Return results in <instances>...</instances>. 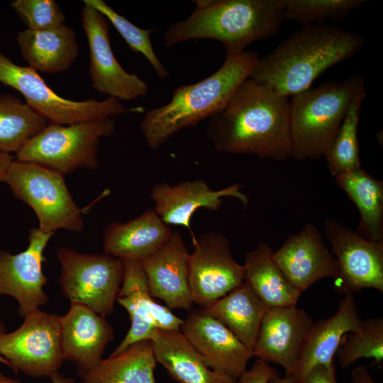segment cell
Returning <instances> with one entry per match:
<instances>
[{
  "mask_svg": "<svg viewBox=\"0 0 383 383\" xmlns=\"http://www.w3.org/2000/svg\"><path fill=\"white\" fill-rule=\"evenodd\" d=\"M290 98L248 78L209 118L206 135L215 150L284 162L291 157Z\"/></svg>",
  "mask_w": 383,
  "mask_h": 383,
  "instance_id": "cell-1",
  "label": "cell"
},
{
  "mask_svg": "<svg viewBox=\"0 0 383 383\" xmlns=\"http://www.w3.org/2000/svg\"><path fill=\"white\" fill-rule=\"evenodd\" d=\"M360 33L331 23L302 26L260 58L249 78L289 98L311 87L326 70L355 56Z\"/></svg>",
  "mask_w": 383,
  "mask_h": 383,
  "instance_id": "cell-2",
  "label": "cell"
},
{
  "mask_svg": "<svg viewBox=\"0 0 383 383\" xmlns=\"http://www.w3.org/2000/svg\"><path fill=\"white\" fill-rule=\"evenodd\" d=\"M255 51L226 52L221 67L194 84L172 91L170 101L149 110L140 125L151 149H157L179 131L209 118L228 104L238 87L250 77L260 60Z\"/></svg>",
  "mask_w": 383,
  "mask_h": 383,
  "instance_id": "cell-3",
  "label": "cell"
},
{
  "mask_svg": "<svg viewBox=\"0 0 383 383\" xmlns=\"http://www.w3.org/2000/svg\"><path fill=\"white\" fill-rule=\"evenodd\" d=\"M186 19L163 35L170 48L191 40H215L226 52H242L251 43L276 35L284 19L282 0H194Z\"/></svg>",
  "mask_w": 383,
  "mask_h": 383,
  "instance_id": "cell-4",
  "label": "cell"
},
{
  "mask_svg": "<svg viewBox=\"0 0 383 383\" xmlns=\"http://www.w3.org/2000/svg\"><path fill=\"white\" fill-rule=\"evenodd\" d=\"M364 79L353 74L329 81L290 97L291 157L299 161L325 156Z\"/></svg>",
  "mask_w": 383,
  "mask_h": 383,
  "instance_id": "cell-5",
  "label": "cell"
},
{
  "mask_svg": "<svg viewBox=\"0 0 383 383\" xmlns=\"http://www.w3.org/2000/svg\"><path fill=\"white\" fill-rule=\"evenodd\" d=\"M18 199L27 204L45 233L58 229L81 231L82 210L75 204L60 172L43 165L13 160L3 181Z\"/></svg>",
  "mask_w": 383,
  "mask_h": 383,
  "instance_id": "cell-6",
  "label": "cell"
},
{
  "mask_svg": "<svg viewBox=\"0 0 383 383\" xmlns=\"http://www.w3.org/2000/svg\"><path fill=\"white\" fill-rule=\"evenodd\" d=\"M111 118L70 125L48 123L17 153L16 160L39 164L63 175L78 168L99 167L97 148L103 137L111 135Z\"/></svg>",
  "mask_w": 383,
  "mask_h": 383,
  "instance_id": "cell-7",
  "label": "cell"
},
{
  "mask_svg": "<svg viewBox=\"0 0 383 383\" xmlns=\"http://www.w3.org/2000/svg\"><path fill=\"white\" fill-rule=\"evenodd\" d=\"M56 255L63 295L72 304L87 306L105 318L110 316L123 281V260L105 252L80 253L67 247H58Z\"/></svg>",
  "mask_w": 383,
  "mask_h": 383,
  "instance_id": "cell-8",
  "label": "cell"
},
{
  "mask_svg": "<svg viewBox=\"0 0 383 383\" xmlns=\"http://www.w3.org/2000/svg\"><path fill=\"white\" fill-rule=\"evenodd\" d=\"M0 82L20 92L26 103L51 123L70 125L128 111L121 101L111 97L101 101L65 99L48 87L36 71L15 64L1 51Z\"/></svg>",
  "mask_w": 383,
  "mask_h": 383,
  "instance_id": "cell-9",
  "label": "cell"
},
{
  "mask_svg": "<svg viewBox=\"0 0 383 383\" xmlns=\"http://www.w3.org/2000/svg\"><path fill=\"white\" fill-rule=\"evenodd\" d=\"M0 355L16 372L50 378L65 360L60 316L40 309L29 313L18 328L0 336Z\"/></svg>",
  "mask_w": 383,
  "mask_h": 383,
  "instance_id": "cell-10",
  "label": "cell"
},
{
  "mask_svg": "<svg viewBox=\"0 0 383 383\" xmlns=\"http://www.w3.org/2000/svg\"><path fill=\"white\" fill-rule=\"evenodd\" d=\"M81 23L89 48V74L94 89L119 101L145 96L148 83L138 74L127 72L114 56L107 18L95 8L84 3Z\"/></svg>",
  "mask_w": 383,
  "mask_h": 383,
  "instance_id": "cell-11",
  "label": "cell"
},
{
  "mask_svg": "<svg viewBox=\"0 0 383 383\" xmlns=\"http://www.w3.org/2000/svg\"><path fill=\"white\" fill-rule=\"evenodd\" d=\"M323 231L338 263L336 287L343 294L363 289L383 292V242L368 240L331 218L324 221Z\"/></svg>",
  "mask_w": 383,
  "mask_h": 383,
  "instance_id": "cell-12",
  "label": "cell"
},
{
  "mask_svg": "<svg viewBox=\"0 0 383 383\" xmlns=\"http://www.w3.org/2000/svg\"><path fill=\"white\" fill-rule=\"evenodd\" d=\"M192 238L190 289L193 302L206 309L244 282V267L233 257L224 235L208 232Z\"/></svg>",
  "mask_w": 383,
  "mask_h": 383,
  "instance_id": "cell-13",
  "label": "cell"
},
{
  "mask_svg": "<svg viewBox=\"0 0 383 383\" xmlns=\"http://www.w3.org/2000/svg\"><path fill=\"white\" fill-rule=\"evenodd\" d=\"M54 233L32 228L25 250L17 254L0 251V295L16 300L21 318L48 302L44 292L48 278L43 273V263L45 261L44 250Z\"/></svg>",
  "mask_w": 383,
  "mask_h": 383,
  "instance_id": "cell-14",
  "label": "cell"
},
{
  "mask_svg": "<svg viewBox=\"0 0 383 383\" xmlns=\"http://www.w3.org/2000/svg\"><path fill=\"white\" fill-rule=\"evenodd\" d=\"M123 277L116 301L128 313L131 326L111 355L136 342L150 340L157 329L180 331L183 319L155 300L149 291L140 261L123 260Z\"/></svg>",
  "mask_w": 383,
  "mask_h": 383,
  "instance_id": "cell-15",
  "label": "cell"
},
{
  "mask_svg": "<svg viewBox=\"0 0 383 383\" xmlns=\"http://www.w3.org/2000/svg\"><path fill=\"white\" fill-rule=\"evenodd\" d=\"M180 331L211 369L236 379L253 357L252 350L205 308L189 311Z\"/></svg>",
  "mask_w": 383,
  "mask_h": 383,
  "instance_id": "cell-16",
  "label": "cell"
},
{
  "mask_svg": "<svg viewBox=\"0 0 383 383\" xmlns=\"http://www.w3.org/2000/svg\"><path fill=\"white\" fill-rule=\"evenodd\" d=\"M272 257L289 283L301 293L318 280L335 279L338 274L335 257L311 223L289 235Z\"/></svg>",
  "mask_w": 383,
  "mask_h": 383,
  "instance_id": "cell-17",
  "label": "cell"
},
{
  "mask_svg": "<svg viewBox=\"0 0 383 383\" xmlns=\"http://www.w3.org/2000/svg\"><path fill=\"white\" fill-rule=\"evenodd\" d=\"M313 321L296 306L271 308L265 314L252 349L253 357L282 366L292 377Z\"/></svg>",
  "mask_w": 383,
  "mask_h": 383,
  "instance_id": "cell-18",
  "label": "cell"
},
{
  "mask_svg": "<svg viewBox=\"0 0 383 383\" xmlns=\"http://www.w3.org/2000/svg\"><path fill=\"white\" fill-rule=\"evenodd\" d=\"M243 187L236 183L213 190L199 179L174 185L161 182L152 187L150 198L155 204V211L165 224L183 226L192 231L190 221L199 209L217 211L224 197L235 198L246 206L249 199L240 191Z\"/></svg>",
  "mask_w": 383,
  "mask_h": 383,
  "instance_id": "cell-19",
  "label": "cell"
},
{
  "mask_svg": "<svg viewBox=\"0 0 383 383\" xmlns=\"http://www.w3.org/2000/svg\"><path fill=\"white\" fill-rule=\"evenodd\" d=\"M190 253L182 235L171 237L154 253L140 261L149 291L170 309L190 311L194 304L189 285Z\"/></svg>",
  "mask_w": 383,
  "mask_h": 383,
  "instance_id": "cell-20",
  "label": "cell"
},
{
  "mask_svg": "<svg viewBox=\"0 0 383 383\" xmlns=\"http://www.w3.org/2000/svg\"><path fill=\"white\" fill-rule=\"evenodd\" d=\"M362 321L353 294L344 293L335 313L311 325L292 376L296 383H301L307 374L317 367L335 366L334 357L344 336L357 331Z\"/></svg>",
  "mask_w": 383,
  "mask_h": 383,
  "instance_id": "cell-21",
  "label": "cell"
},
{
  "mask_svg": "<svg viewBox=\"0 0 383 383\" xmlns=\"http://www.w3.org/2000/svg\"><path fill=\"white\" fill-rule=\"evenodd\" d=\"M60 325L65 360L76 365L80 377L94 370L114 338L106 318L87 306L71 304L68 311L60 316Z\"/></svg>",
  "mask_w": 383,
  "mask_h": 383,
  "instance_id": "cell-22",
  "label": "cell"
},
{
  "mask_svg": "<svg viewBox=\"0 0 383 383\" xmlns=\"http://www.w3.org/2000/svg\"><path fill=\"white\" fill-rule=\"evenodd\" d=\"M172 233L154 209H148L128 222L107 225L104 231V250L121 260L140 262L167 242Z\"/></svg>",
  "mask_w": 383,
  "mask_h": 383,
  "instance_id": "cell-23",
  "label": "cell"
},
{
  "mask_svg": "<svg viewBox=\"0 0 383 383\" xmlns=\"http://www.w3.org/2000/svg\"><path fill=\"white\" fill-rule=\"evenodd\" d=\"M16 42L23 60L37 72H65L79 52L74 30L65 24L45 30L26 28L18 32Z\"/></svg>",
  "mask_w": 383,
  "mask_h": 383,
  "instance_id": "cell-24",
  "label": "cell"
},
{
  "mask_svg": "<svg viewBox=\"0 0 383 383\" xmlns=\"http://www.w3.org/2000/svg\"><path fill=\"white\" fill-rule=\"evenodd\" d=\"M151 341L157 362L179 383H238L211 369L180 331L157 329Z\"/></svg>",
  "mask_w": 383,
  "mask_h": 383,
  "instance_id": "cell-25",
  "label": "cell"
},
{
  "mask_svg": "<svg viewBox=\"0 0 383 383\" xmlns=\"http://www.w3.org/2000/svg\"><path fill=\"white\" fill-rule=\"evenodd\" d=\"M273 250L266 242L246 252L244 282L269 309L296 306L301 292L287 280L272 257Z\"/></svg>",
  "mask_w": 383,
  "mask_h": 383,
  "instance_id": "cell-26",
  "label": "cell"
},
{
  "mask_svg": "<svg viewBox=\"0 0 383 383\" xmlns=\"http://www.w3.org/2000/svg\"><path fill=\"white\" fill-rule=\"evenodd\" d=\"M206 309L252 350L262 318L269 308L243 282Z\"/></svg>",
  "mask_w": 383,
  "mask_h": 383,
  "instance_id": "cell-27",
  "label": "cell"
},
{
  "mask_svg": "<svg viewBox=\"0 0 383 383\" xmlns=\"http://www.w3.org/2000/svg\"><path fill=\"white\" fill-rule=\"evenodd\" d=\"M335 182L359 211L357 233L368 240L383 242L382 181L361 167L335 177Z\"/></svg>",
  "mask_w": 383,
  "mask_h": 383,
  "instance_id": "cell-28",
  "label": "cell"
},
{
  "mask_svg": "<svg viewBox=\"0 0 383 383\" xmlns=\"http://www.w3.org/2000/svg\"><path fill=\"white\" fill-rule=\"evenodd\" d=\"M152 341L131 344L122 352L111 355L91 371L81 376L84 383H156V367Z\"/></svg>",
  "mask_w": 383,
  "mask_h": 383,
  "instance_id": "cell-29",
  "label": "cell"
},
{
  "mask_svg": "<svg viewBox=\"0 0 383 383\" xmlns=\"http://www.w3.org/2000/svg\"><path fill=\"white\" fill-rule=\"evenodd\" d=\"M48 121L10 94L0 95V151L17 153Z\"/></svg>",
  "mask_w": 383,
  "mask_h": 383,
  "instance_id": "cell-30",
  "label": "cell"
},
{
  "mask_svg": "<svg viewBox=\"0 0 383 383\" xmlns=\"http://www.w3.org/2000/svg\"><path fill=\"white\" fill-rule=\"evenodd\" d=\"M365 86L353 99L340 128L325 157L334 177L361 168L357 129Z\"/></svg>",
  "mask_w": 383,
  "mask_h": 383,
  "instance_id": "cell-31",
  "label": "cell"
},
{
  "mask_svg": "<svg viewBox=\"0 0 383 383\" xmlns=\"http://www.w3.org/2000/svg\"><path fill=\"white\" fill-rule=\"evenodd\" d=\"M337 355L342 367H347L361 358L372 359L375 365H382L383 318L362 320L357 331L344 336Z\"/></svg>",
  "mask_w": 383,
  "mask_h": 383,
  "instance_id": "cell-32",
  "label": "cell"
},
{
  "mask_svg": "<svg viewBox=\"0 0 383 383\" xmlns=\"http://www.w3.org/2000/svg\"><path fill=\"white\" fill-rule=\"evenodd\" d=\"M284 19L302 26L334 23L345 19L366 0H282Z\"/></svg>",
  "mask_w": 383,
  "mask_h": 383,
  "instance_id": "cell-33",
  "label": "cell"
},
{
  "mask_svg": "<svg viewBox=\"0 0 383 383\" xmlns=\"http://www.w3.org/2000/svg\"><path fill=\"white\" fill-rule=\"evenodd\" d=\"M83 3L101 12L119 33L129 48L148 60L160 79L168 77L169 72L156 55L152 44L150 34L155 28H138L102 0H84Z\"/></svg>",
  "mask_w": 383,
  "mask_h": 383,
  "instance_id": "cell-34",
  "label": "cell"
},
{
  "mask_svg": "<svg viewBox=\"0 0 383 383\" xmlns=\"http://www.w3.org/2000/svg\"><path fill=\"white\" fill-rule=\"evenodd\" d=\"M11 6L31 30H50L65 24V14L55 0H14Z\"/></svg>",
  "mask_w": 383,
  "mask_h": 383,
  "instance_id": "cell-35",
  "label": "cell"
},
{
  "mask_svg": "<svg viewBox=\"0 0 383 383\" xmlns=\"http://www.w3.org/2000/svg\"><path fill=\"white\" fill-rule=\"evenodd\" d=\"M279 373L270 362L256 358L250 369L246 370L238 379V383H269Z\"/></svg>",
  "mask_w": 383,
  "mask_h": 383,
  "instance_id": "cell-36",
  "label": "cell"
},
{
  "mask_svg": "<svg viewBox=\"0 0 383 383\" xmlns=\"http://www.w3.org/2000/svg\"><path fill=\"white\" fill-rule=\"evenodd\" d=\"M301 383H338L335 367H317L307 374Z\"/></svg>",
  "mask_w": 383,
  "mask_h": 383,
  "instance_id": "cell-37",
  "label": "cell"
},
{
  "mask_svg": "<svg viewBox=\"0 0 383 383\" xmlns=\"http://www.w3.org/2000/svg\"><path fill=\"white\" fill-rule=\"evenodd\" d=\"M349 383H377L372 378L370 371L365 366L360 365L351 371Z\"/></svg>",
  "mask_w": 383,
  "mask_h": 383,
  "instance_id": "cell-38",
  "label": "cell"
},
{
  "mask_svg": "<svg viewBox=\"0 0 383 383\" xmlns=\"http://www.w3.org/2000/svg\"><path fill=\"white\" fill-rule=\"evenodd\" d=\"M13 160L10 153L0 151V182L3 181L4 177Z\"/></svg>",
  "mask_w": 383,
  "mask_h": 383,
  "instance_id": "cell-39",
  "label": "cell"
},
{
  "mask_svg": "<svg viewBox=\"0 0 383 383\" xmlns=\"http://www.w3.org/2000/svg\"><path fill=\"white\" fill-rule=\"evenodd\" d=\"M49 383H74V379L62 376L59 372L50 377Z\"/></svg>",
  "mask_w": 383,
  "mask_h": 383,
  "instance_id": "cell-40",
  "label": "cell"
},
{
  "mask_svg": "<svg viewBox=\"0 0 383 383\" xmlns=\"http://www.w3.org/2000/svg\"><path fill=\"white\" fill-rule=\"evenodd\" d=\"M269 383H296V382L290 376L284 375V377H279L278 374L272 377L270 380Z\"/></svg>",
  "mask_w": 383,
  "mask_h": 383,
  "instance_id": "cell-41",
  "label": "cell"
},
{
  "mask_svg": "<svg viewBox=\"0 0 383 383\" xmlns=\"http://www.w3.org/2000/svg\"><path fill=\"white\" fill-rule=\"evenodd\" d=\"M6 332V326L0 314V336ZM0 363L9 367V362L0 355Z\"/></svg>",
  "mask_w": 383,
  "mask_h": 383,
  "instance_id": "cell-42",
  "label": "cell"
},
{
  "mask_svg": "<svg viewBox=\"0 0 383 383\" xmlns=\"http://www.w3.org/2000/svg\"><path fill=\"white\" fill-rule=\"evenodd\" d=\"M0 383H22L20 381L7 377L4 375L3 373L0 372Z\"/></svg>",
  "mask_w": 383,
  "mask_h": 383,
  "instance_id": "cell-43",
  "label": "cell"
},
{
  "mask_svg": "<svg viewBox=\"0 0 383 383\" xmlns=\"http://www.w3.org/2000/svg\"><path fill=\"white\" fill-rule=\"evenodd\" d=\"M78 383H84V382H83L82 381H81V382H78Z\"/></svg>",
  "mask_w": 383,
  "mask_h": 383,
  "instance_id": "cell-44",
  "label": "cell"
}]
</instances>
